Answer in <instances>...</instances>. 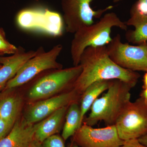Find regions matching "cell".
I'll return each instance as SVG.
<instances>
[{
    "instance_id": "1",
    "label": "cell",
    "mask_w": 147,
    "mask_h": 147,
    "mask_svg": "<svg viewBox=\"0 0 147 147\" xmlns=\"http://www.w3.org/2000/svg\"><path fill=\"white\" fill-rule=\"evenodd\" d=\"M79 65L82 71L71 89L81 96L95 82L118 79L134 88L140 77L138 72L115 63L109 57L106 46L87 47L82 53Z\"/></svg>"
},
{
    "instance_id": "2",
    "label": "cell",
    "mask_w": 147,
    "mask_h": 147,
    "mask_svg": "<svg viewBox=\"0 0 147 147\" xmlns=\"http://www.w3.org/2000/svg\"><path fill=\"white\" fill-rule=\"evenodd\" d=\"M114 27L127 31V26L114 12L105 13L96 23L83 27L75 32L71 40L70 55L74 66L79 65L84 50L89 47L106 46L112 40Z\"/></svg>"
},
{
    "instance_id": "3",
    "label": "cell",
    "mask_w": 147,
    "mask_h": 147,
    "mask_svg": "<svg viewBox=\"0 0 147 147\" xmlns=\"http://www.w3.org/2000/svg\"><path fill=\"white\" fill-rule=\"evenodd\" d=\"M132 88L118 79L110 80L107 92L94 102L84 123L92 126L103 121L107 126L115 125L119 116L130 101Z\"/></svg>"
},
{
    "instance_id": "4",
    "label": "cell",
    "mask_w": 147,
    "mask_h": 147,
    "mask_svg": "<svg viewBox=\"0 0 147 147\" xmlns=\"http://www.w3.org/2000/svg\"><path fill=\"white\" fill-rule=\"evenodd\" d=\"M82 71L80 65L61 69H50L36 76V79L30 88L28 96L31 100L45 99L61 91L71 90Z\"/></svg>"
},
{
    "instance_id": "5",
    "label": "cell",
    "mask_w": 147,
    "mask_h": 147,
    "mask_svg": "<svg viewBox=\"0 0 147 147\" xmlns=\"http://www.w3.org/2000/svg\"><path fill=\"white\" fill-rule=\"evenodd\" d=\"M115 125L124 141L138 139L147 134V102L142 96L130 101L117 119Z\"/></svg>"
},
{
    "instance_id": "6",
    "label": "cell",
    "mask_w": 147,
    "mask_h": 147,
    "mask_svg": "<svg viewBox=\"0 0 147 147\" xmlns=\"http://www.w3.org/2000/svg\"><path fill=\"white\" fill-rule=\"evenodd\" d=\"M63 50L61 44L55 45L49 51L44 50L27 61L9 81L5 88L10 90L24 86L43 71L50 69H61L63 65L57 61Z\"/></svg>"
},
{
    "instance_id": "7",
    "label": "cell",
    "mask_w": 147,
    "mask_h": 147,
    "mask_svg": "<svg viewBox=\"0 0 147 147\" xmlns=\"http://www.w3.org/2000/svg\"><path fill=\"white\" fill-rule=\"evenodd\" d=\"M110 59L117 65L131 71H147V42L133 46L122 42L117 34L106 45Z\"/></svg>"
},
{
    "instance_id": "8",
    "label": "cell",
    "mask_w": 147,
    "mask_h": 147,
    "mask_svg": "<svg viewBox=\"0 0 147 147\" xmlns=\"http://www.w3.org/2000/svg\"><path fill=\"white\" fill-rule=\"evenodd\" d=\"M94 0H61L63 19L67 32L74 34L83 27L94 23V18H100L104 12L113 7L94 10L91 3Z\"/></svg>"
},
{
    "instance_id": "9",
    "label": "cell",
    "mask_w": 147,
    "mask_h": 147,
    "mask_svg": "<svg viewBox=\"0 0 147 147\" xmlns=\"http://www.w3.org/2000/svg\"><path fill=\"white\" fill-rule=\"evenodd\" d=\"M74 142L79 147H121L124 141L115 125L94 128L84 123L74 135Z\"/></svg>"
},
{
    "instance_id": "10",
    "label": "cell",
    "mask_w": 147,
    "mask_h": 147,
    "mask_svg": "<svg viewBox=\"0 0 147 147\" xmlns=\"http://www.w3.org/2000/svg\"><path fill=\"white\" fill-rule=\"evenodd\" d=\"M80 97L81 96L71 89L58 95L40 100L29 107L24 118L29 123L35 124L46 118L60 108L67 107L73 102L77 101Z\"/></svg>"
},
{
    "instance_id": "11",
    "label": "cell",
    "mask_w": 147,
    "mask_h": 147,
    "mask_svg": "<svg viewBox=\"0 0 147 147\" xmlns=\"http://www.w3.org/2000/svg\"><path fill=\"white\" fill-rule=\"evenodd\" d=\"M44 50L40 47L37 50L26 51L21 47L15 54L9 57H0V90L5 88L9 81L14 77L19 69L31 58Z\"/></svg>"
},
{
    "instance_id": "12",
    "label": "cell",
    "mask_w": 147,
    "mask_h": 147,
    "mask_svg": "<svg viewBox=\"0 0 147 147\" xmlns=\"http://www.w3.org/2000/svg\"><path fill=\"white\" fill-rule=\"evenodd\" d=\"M36 124L18 119L10 132L0 140V147H26L35 139Z\"/></svg>"
},
{
    "instance_id": "13",
    "label": "cell",
    "mask_w": 147,
    "mask_h": 147,
    "mask_svg": "<svg viewBox=\"0 0 147 147\" xmlns=\"http://www.w3.org/2000/svg\"><path fill=\"white\" fill-rule=\"evenodd\" d=\"M69 106L60 108L36 123L35 139L42 144L45 139L58 133L60 130Z\"/></svg>"
},
{
    "instance_id": "14",
    "label": "cell",
    "mask_w": 147,
    "mask_h": 147,
    "mask_svg": "<svg viewBox=\"0 0 147 147\" xmlns=\"http://www.w3.org/2000/svg\"><path fill=\"white\" fill-rule=\"evenodd\" d=\"M125 23L127 26L134 28V30L127 31L125 34L129 42L140 45L147 42V15L140 13L132 7L130 18Z\"/></svg>"
},
{
    "instance_id": "15",
    "label": "cell",
    "mask_w": 147,
    "mask_h": 147,
    "mask_svg": "<svg viewBox=\"0 0 147 147\" xmlns=\"http://www.w3.org/2000/svg\"><path fill=\"white\" fill-rule=\"evenodd\" d=\"M23 100L15 95L6 94L0 97V117L12 125L18 120Z\"/></svg>"
},
{
    "instance_id": "16",
    "label": "cell",
    "mask_w": 147,
    "mask_h": 147,
    "mask_svg": "<svg viewBox=\"0 0 147 147\" xmlns=\"http://www.w3.org/2000/svg\"><path fill=\"white\" fill-rule=\"evenodd\" d=\"M110 80H104L95 82L85 90L81 98V123L83 124L84 117L91 108L94 101L103 92L109 88Z\"/></svg>"
},
{
    "instance_id": "17",
    "label": "cell",
    "mask_w": 147,
    "mask_h": 147,
    "mask_svg": "<svg viewBox=\"0 0 147 147\" xmlns=\"http://www.w3.org/2000/svg\"><path fill=\"white\" fill-rule=\"evenodd\" d=\"M45 10L39 8L27 9L21 11L16 16V22L21 28L41 30Z\"/></svg>"
},
{
    "instance_id": "18",
    "label": "cell",
    "mask_w": 147,
    "mask_h": 147,
    "mask_svg": "<svg viewBox=\"0 0 147 147\" xmlns=\"http://www.w3.org/2000/svg\"><path fill=\"white\" fill-rule=\"evenodd\" d=\"M81 126L80 106L76 101L69 105L66 114L65 122L62 134L63 139L66 141L74 136Z\"/></svg>"
},
{
    "instance_id": "19",
    "label": "cell",
    "mask_w": 147,
    "mask_h": 147,
    "mask_svg": "<svg viewBox=\"0 0 147 147\" xmlns=\"http://www.w3.org/2000/svg\"><path fill=\"white\" fill-rule=\"evenodd\" d=\"M63 22L59 13L45 9L41 31L53 36H60L63 32Z\"/></svg>"
},
{
    "instance_id": "20",
    "label": "cell",
    "mask_w": 147,
    "mask_h": 147,
    "mask_svg": "<svg viewBox=\"0 0 147 147\" xmlns=\"http://www.w3.org/2000/svg\"><path fill=\"white\" fill-rule=\"evenodd\" d=\"M42 145L43 147H65L63 139L56 134L45 139Z\"/></svg>"
},
{
    "instance_id": "21",
    "label": "cell",
    "mask_w": 147,
    "mask_h": 147,
    "mask_svg": "<svg viewBox=\"0 0 147 147\" xmlns=\"http://www.w3.org/2000/svg\"><path fill=\"white\" fill-rule=\"evenodd\" d=\"M18 47L9 42L7 39L0 38V53L5 54L13 55L17 52Z\"/></svg>"
},
{
    "instance_id": "22",
    "label": "cell",
    "mask_w": 147,
    "mask_h": 147,
    "mask_svg": "<svg viewBox=\"0 0 147 147\" xmlns=\"http://www.w3.org/2000/svg\"><path fill=\"white\" fill-rule=\"evenodd\" d=\"M13 126L0 117V140L9 134Z\"/></svg>"
},
{
    "instance_id": "23",
    "label": "cell",
    "mask_w": 147,
    "mask_h": 147,
    "mask_svg": "<svg viewBox=\"0 0 147 147\" xmlns=\"http://www.w3.org/2000/svg\"><path fill=\"white\" fill-rule=\"evenodd\" d=\"M132 7L139 13L147 15V0H138Z\"/></svg>"
},
{
    "instance_id": "24",
    "label": "cell",
    "mask_w": 147,
    "mask_h": 147,
    "mask_svg": "<svg viewBox=\"0 0 147 147\" xmlns=\"http://www.w3.org/2000/svg\"><path fill=\"white\" fill-rule=\"evenodd\" d=\"M121 147H147V146L141 144L138 139H133L124 141L123 144Z\"/></svg>"
},
{
    "instance_id": "25",
    "label": "cell",
    "mask_w": 147,
    "mask_h": 147,
    "mask_svg": "<svg viewBox=\"0 0 147 147\" xmlns=\"http://www.w3.org/2000/svg\"><path fill=\"white\" fill-rule=\"evenodd\" d=\"M43 147L42 143H40L35 139L32 141L27 147Z\"/></svg>"
},
{
    "instance_id": "26",
    "label": "cell",
    "mask_w": 147,
    "mask_h": 147,
    "mask_svg": "<svg viewBox=\"0 0 147 147\" xmlns=\"http://www.w3.org/2000/svg\"><path fill=\"white\" fill-rule=\"evenodd\" d=\"M138 139L141 144L147 146V134L140 137Z\"/></svg>"
},
{
    "instance_id": "27",
    "label": "cell",
    "mask_w": 147,
    "mask_h": 147,
    "mask_svg": "<svg viewBox=\"0 0 147 147\" xmlns=\"http://www.w3.org/2000/svg\"><path fill=\"white\" fill-rule=\"evenodd\" d=\"M140 96L143 97L145 101L147 102V88L144 89Z\"/></svg>"
},
{
    "instance_id": "28",
    "label": "cell",
    "mask_w": 147,
    "mask_h": 147,
    "mask_svg": "<svg viewBox=\"0 0 147 147\" xmlns=\"http://www.w3.org/2000/svg\"><path fill=\"white\" fill-rule=\"evenodd\" d=\"M143 88H147V71H146L144 76V86Z\"/></svg>"
},
{
    "instance_id": "29",
    "label": "cell",
    "mask_w": 147,
    "mask_h": 147,
    "mask_svg": "<svg viewBox=\"0 0 147 147\" xmlns=\"http://www.w3.org/2000/svg\"><path fill=\"white\" fill-rule=\"evenodd\" d=\"M0 38H3V39H6L5 33V32L4 31L3 29L1 28H0Z\"/></svg>"
},
{
    "instance_id": "30",
    "label": "cell",
    "mask_w": 147,
    "mask_h": 147,
    "mask_svg": "<svg viewBox=\"0 0 147 147\" xmlns=\"http://www.w3.org/2000/svg\"><path fill=\"white\" fill-rule=\"evenodd\" d=\"M79 147V146H77V145H76V144H74L73 146H72V147Z\"/></svg>"
},
{
    "instance_id": "31",
    "label": "cell",
    "mask_w": 147,
    "mask_h": 147,
    "mask_svg": "<svg viewBox=\"0 0 147 147\" xmlns=\"http://www.w3.org/2000/svg\"><path fill=\"white\" fill-rule=\"evenodd\" d=\"M1 55H3V54H2L1 53H0V56H1ZM2 65L0 63V68L2 67Z\"/></svg>"
},
{
    "instance_id": "32",
    "label": "cell",
    "mask_w": 147,
    "mask_h": 147,
    "mask_svg": "<svg viewBox=\"0 0 147 147\" xmlns=\"http://www.w3.org/2000/svg\"><path fill=\"white\" fill-rule=\"evenodd\" d=\"M36 1H38V0H36Z\"/></svg>"
}]
</instances>
